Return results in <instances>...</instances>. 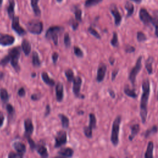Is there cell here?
<instances>
[{
  "instance_id": "obj_21",
  "label": "cell",
  "mask_w": 158,
  "mask_h": 158,
  "mask_svg": "<svg viewBox=\"0 0 158 158\" xmlns=\"http://www.w3.org/2000/svg\"><path fill=\"white\" fill-rule=\"evenodd\" d=\"M41 78H42V80H43V81L48 85H49L51 86H53L54 85H55V81L53 80L52 79H51L48 73L45 72H43L42 73H41Z\"/></svg>"
},
{
  "instance_id": "obj_4",
  "label": "cell",
  "mask_w": 158,
  "mask_h": 158,
  "mask_svg": "<svg viewBox=\"0 0 158 158\" xmlns=\"http://www.w3.org/2000/svg\"><path fill=\"white\" fill-rule=\"evenodd\" d=\"M64 30V28L60 26H52L49 27L45 33V38L52 40L55 45L58 44V35Z\"/></svg>"
},
{
  "instance_id": "obj_53",
  "label": "cell",
  "mask_w": 158,
  "mask_h": 158,
  "mask_svg": "<svg viewBox=\"0 0 158 158\" xmlns=\"http://www.w3.org/2000/svg\"><path fill=\"white\" fill-rule=\"evenodd\" d=\"M4 121V115L2 112H0V128L2 126Z\"/></svg>"
},
{
  "instance_id": "obj_49",
  "label": "cell",
  "mask_w": 158,
  "mask_h": 158,
  "mask_svg": "<svg viewBox=\"0 0 158 158\" xmlns=\"http://www.w3.org/2000/svg\"><path fill=\"white\" fill-rule=\"evenodd\" d=\"M17 94H18L19 96H20V97H23L25 95V89L23 87L20 88L18 90Z\"/></svg>"
},
{
  "instance_id": "obj_43",
  "label": "cell",
  "mask_w": 158,
  "mask_h": 158,
  "mask_svg": "<svg viewBox=\"0 0 158 158\" xmlns=\"http://www.w3.org/2000/svg\"><path fill=\"white\" fill-rule=\"evenodd\" d=\"M6 108L7 112H8V114H9V115H12H12L15 114L14 108V107H13L11 104H7L6 105Z\"/></svg>"
},
{
  "instance_id": "obj_35",
  "label": "cell",
  "mask_w": 158,
  "mask_h": 158,
  "mask_svg": "<svg viewBox=\"0 0 158 158\" xmlns=\"http://www.w3.org/2000/svg\"><path fill=\"white\" fill-rule=\"evenodd\" d=\"M74 14H75V19L78 22H81L82 12H81V9H80L79 8H75V9L74 10Z\"/></svg>"
},
{
  "instance_id": "obj_44",
  "label": "cell",
  "mask_w": 158,
  "mask_h": 158,
  "mask_svg": "<svg viewBox=\"0 0 158 158\" xmlns=\"http://www.w3.org/2000/svg\"><path fill=\"white\" fill-rule=\"evenodd\" d=\"M70 23L73 30H76L78 27V22L76 19H70Z\"/></svg>"
},
{
  "instance_id": "obj_48",
  "label": "cell",
  "mask_w": 158,
  "mask_h": 158,
  "mask_svg": "<svg viewBox=\"0 0 158 158\" xmlns=\"http://www.w3.org/2000/svg\"><path fill=\"white\" fill-rule=\"evenodd\" d=\"M125 50V51H126L127 52L131 53V52H134V51H135V48L133 46H132L128 44V45H127V46H126Z\"/></svg>"
},
{
  "instance_id": "obj_28",
  "label": "cell",
  "mask_w": 158,
  "mask_h": 158,
  "mask_svg": "<svg viewBox=\"0 0 158 158\" xmlns=\"http://www.w3.org/2000/svg\"><path fill=\"white\" fill-rule=\"evenodd\" d=\"M9 94L5 88L0 89V98L1 101L4 102H6L9 100Z\"/></svg>"
},
{
  "instance_id": "obj_10",
  "label": "cell",
  "mask_w": 158,
  "mask_h": 158,
  "mask_svg": "<svg viewBox=\"0 0 158 158\" xmlns=\"http://www.w3.org/2000/svg\"><path fill=\"white\" fill-rule=\"evenodd\" d=\"M15 41V38L9 34L0 33V44L3 46L12 45Z\"/></svg>"
},
{
  "instance_id": "obj_18",
  "label": "cell",
  "mask_w": 158,
  "mask_h": 158,
  "mask_svg": "<svg viewBox=\"0 0 158 158\" xmlns=\"http://www.w3.org/2000/svg\"><path fill=\"white\" fill-rule=\"evenodd\" d=\"M35 150L37 151V152L40 154V156L42 157H48V152L47 151V149L44 146V144H37Z\"/></svg>"
},
{
  "instance_id": "obj_25",
  "label": "cell",
  "mask_w": 158,
  "mask_h": 158,
  "mask_svg": "<svg viewBox=\"0 0 158 158\" xmlns=\"http://www.w3.org/2000/svg\"><path fill=\"white\" fill-rule=\"evenodd\" d=\"M154 149V144L152 141H149L148 144L147 149L144 154V157L146 158H152L153 157L152 152Z\"/></svg>"
},
{
  "instance_id": "obj_45",
  "label": "cell",
  "mask_w": 158,
  "mask_h": 158,
  "mask_svg": "<svg viewBox=\"0 0 158 158\" xmlns=\"http://www.w3.org/2000/svg\"><path fill=\"white\" fill-rule=\"evenodd\" d=\"M152 24L155 27V34L156 36L158 38V19L153 18Z\"/></svg>"
},
{
  "instance_id": "obj_20",
  "label": "cell",
  "mask_w": 158,
  "mask_h": 158,
  "mask_svg": "<svg viewBox=\"0 0 158 158\" xmlns=\"http://www.w3.org/2000/svg\"><path fill=\"white\" fill-rule=\"evenodd\" d=\"M14 7H15V1L14 0H9V5L7 7V12L9 17L11 19L14 18Z\"/></svg>"
},
{
  "instance_id": "obj_47",
  "label": "cell",
  "mask_w": 158,
  "mask_h": 158,
  "mask_svg": "<svg viewBox=\"0 0 158 158\" xmlns=\"http://www.w3.org/2000/svg\"><path fill=\"white\" fill-rule=\"evenodd\" d=\"M23 156V155H21V154H20L19 153H15V152H10L9 154H8V156H7V157H9V158H15V157H22Z\"/></svg>"
},
{
  "instance_id": "obj_17",
  "label": "cell",
  "mask_w": 158,
  "mask_h": 158,
  "mask_svg": "<svg viewBox=\"0 0 158 158\" xmlns=\"http://www.w3.org/2000/svg\"><path fill=\"white\" fill-rule=\"evenodd\" d=\"M57 154L62 157H70L73 154V150L70 148H64L60 149L58 151Z\"/></svg>"
},
{
  "instance_id": "obj_8",
  "label": "cell",
  "mask_w": 158,
  "mask_h": 158,
  "mask_svg": "<svg viewBox=\"0 0 158 158\" xmlns=\"http://www.w3.org/2000/svg\"><path fill=\"white\" fill-rule=\"evenodd\" d=\"M12 28L20 36L25 35L27 33L25 30L20 25L19 17L14 16L12 19Z\"/></svg>"
},
{
  "instance_id": "obj_3",
  "label": "cell",
  "mask_w": 158,
  "mask_h": 158,
  "mask_svg": "<svg viewBox=\"0 0 158 158\" xmlns=\"http://www.w3.org/2000/svg\"><path fill=\"white\" fill-rule=\"evenodd\" d=\"M121 123V116H117L112 123L110 141L112 144L115 146H117L118 143V133L120 130V125Z\"/></svg>"
},
{
  "instance_id": "obj_34",
  "label": "cell",
  "mask_w": 158,
  "mask_h": 158,
  "mask_svg": "<svg viewBox=\"0 0 158 158\" xmlns=\"http://www.w3.org/2000/svg\"><path fill=\"white\" fill-rule=\"evenodd\" d=\"M83 131L85 133V135L88 138H91L93 136V128H91L89 126L88 127H85L83 129Z\"/></svg>"
},
{
  "instance_id": "obj_60",
  "label": "cell",
  "mask_w": 158,
  "mask_h": 158,
  "mask_svg": "<svg viewBox=\"0 0 158 158\" xmlns=\"http://www.w3.org/2000/svg\"><path fill=\"white\" fill-rule=\"evenodd\" d=\"M32 77H36V74H35V73H31V75Z\"/></svg>"
},
{
  "instance_id": "obj_37",
  "label": "cell",
  "mask_w": 158,
  "mask_h": 158,
  "mask_svg": "<svg viewBox=\"0 0 158 158\" xmlns=\"http://www.w3.org/2000/svg\"><path fill=\"white\" fill-rule=\"evenodd\" d=\"M110 43L114 47L118 46V36H117V34L116 32L113 33V36H112V38L110 41Z\"/></svg>"
},
{
  "instance_id": "obj_27",
  "label": "cell",
  "mask_w": 158,
  "mask_h": 158,
  "mask_svg": "<svg viewBox=\"0 0 158 158\" xmlns=\"http://www.w3.org/2000/svg\"><path fill=\"white\" fill-rule=\"evenodd\" d=\"M154 59L152 57H149L145 63V67L149 74H152V63Z\"/></svg>"
},
{
  "instance_id": "obj_2",
  "label": "cell",
  "mask_w": 158,
  "mask_h": 158,
  "mask_svg": "<svg viewBox=\"0 0 158 158\" xmlns=\"http://www.w3.org/2000/svg\"><path fill=\"white\" fill-rule=\"evenodd\" d=\"M21 51L22 48L20 46H16L10 49L8 51L10 64L17 72H19L20 70V67L19 64V59L20 56Z\"/></svg>"
},
{
  "instance_id": "obj_29",
  "label": "cell",
  "mask_w": 158,
  "mask_h": 158,
  "mask_svg": "<svg viewBox=\"0 0 158 158\" xmlns=\"http://www.w3.org/2000/svg\"><path fill=\"white\" fill-rule=\"evenodd\" d=\"M125 7L127 11V17L131 16L134 11V6L133 4L129 2H127L125 5Z\"/></svg>"
},
{
  "instance_id": "obj_5",
  "label": "cell",
  "mask_w": 158,
  "mask_h": 158,
  "mask_svg": "<svg viewBox=\"0 0 158 158\" xmlns=\"http://www.w3.org/2000/svg\"><path fill=\"white\" fill-rule=\"evenodd\" d=\"M27 30L35 35H40L41 33L43 30V23L38 20H31L29 21L27 25Z\"/></svg>"
},
{
  "instance_id": "obj_30",
  "label": "cell",
  "mask_w": 158,
  "mask_h": 158,
  "mask_svg": "<svg viewBox=\"0 0 158 158\" xmlns=\"http://www.w3.org/2000/svg\"><path fill=\"white\" fill-rule=\"evenodd\" d=\"M65 75L69 82L73 81V80L75 78L74 73L72 69H68L67 70H66L65 72Z\"/></svg>"
},
{
  "instance_id": "obj_22",
  "label": "cell",
  "mask_w": 158,
  "mask_h": 158,
  "mask_svg": "<svg viewBox=\"0 0 158 158\" xmlns=\"http://www.w3.org/2000/svg\"><path fill=\"white\" fill-rule=\"evenodd\" d=\"M31 6L32 7L33 12L36 16L40 17L41 15V10L38 6V1L39 0H30Z\"/></svg>"
},
{
  "instance_id": "obj_42",
  "label": "cell",
  "mask_w": 158,
  "mask_h": 158,
  "mask_svg": "<svg viewBox=\"0 0 158 158\" xmlns=\"http://www.w3.org/2000/svg\"><path fill=\"white\" fill-rule=\"evenodd\" d=\"M157 131V127L155 125V126H153L151 129L149 130H148L146 133H145V137L147 138L148 136H149L152 133H156Z\"/></svg>"
},
{
  "instance_id": "obj_41",
  "label": "cell",
  "mask_w": 158,
  "mask_h": 158,
  "mask_svg": "<svg viewBox=\"0 0 158 158\" xmlns=\"http://www.w3.org/2000/svg\"><path fill=\"white\" fill-rule=\"evenodd\" d=\"M147 40V37L146 35L141 31H138L137 33V40L139 42H143Z\"/></svg>"
},
{
  "instance_id": "obj_31",
  "label": "cell",
  "mask_w": 158,
  "mask_h": 158,
  "mask_svg": "<svg viewBox=\"0 0 158 158\" xmlns=\"http://www.w3.org/2000/svg\"><path fill=\"white\" fill-rule=\"evenodd\" d=\"M124 93L127 96H128L129 97H131L132 98H136L137 97V94L135 93V90L134 89H131L129 88H127V87L125 88Z\"/></svg>"
},
{
  "instance_id": "obj_59",
  "label": "cell",
  "mask_w": 158,
  "mask_h": 158,
  "mask_svg": "<svg viewBox=\"0 0 158 158\" xmlns=\"http://www.w3.org/2000/svg\"><path fill=\"white\" fill-rule=\"evenodd\" d=\"M4 75L3 73H0V78H2V77H3Z\"/></svg>"
},
{
  "instance_id": "obj_57",
  "label": "cell",
  "mask_w": 158,
  "mask_h": 158,
  "mask_svg": "<svg viewBox=\"0 0 158 158\" xmlns=\"http://www.w3.org/2000/svg\"><path fill=\"white\" fill-rule=\"evenodd\" d=\"M78 114L79 115L83 114H84V112H83V110H80V111H78Z\"/></svg>"
},
{
  "instance_id": "obj_54",
  "label": "cell",
  "mask_w": 158,
  "mask_h": 158,
  "mask_svg": "<svg viewBox=\"0 0 158 158\" xmlns=\"http://www.w3.org/2000/svg\"><path fill=\"white\" fill-rule=\"evenodd\" d=\"M118 69H117L115 70H114L112 72V81H114L115 80V77H116V76H117V75L118 73Z\"/></svg>"
},
{
  "instance_id": "obj_36",
  "label": "cell",
  "mask_w": 158,
  "mask_h": 158,
  "mask_svg": "<svg viewBox=\"0 0 158 158\" xmlns=\"http://www.w3.org/2000/svg\"><path fill=\"white\" fill-rule=\"evenodd\" d=\"M73 52L75 55L78 57H82L83 56V52L78 46H75L73 47Z\"/></svg>"
},
{
  "instance_id": "obj_13",
  "label": "cell",
  "mask_w": 158,
  "mask_h": 158,
  "mask_svg": "<svg viewBox=\"0 0 158 158\" xmlns=\"http://www.w3.org/2000/svg\"><path fill=\"white\" fill-rule=\"evenodd\" d=\"M24 127H25V138L30 137L33 131V125L32 121L30 118H27L24 121Z\"/></svg>"
},
{
  "instance_id": "obj_23",
  "label": "cell",
  "mask_w": 158,
  "mask_h": 158,
  "mask_svg": "<svg viewBox=\"0 0 158 158\" xmlns=\"http://www.w3.org/2000/svg\"><path fill=\"white\" fill-rule=\"evenodd\" d=\"M31 59H32V64H33V66L36 67H38L41 66V62L40 59L38 54L36 51H33L32 52Z\"/></svg>"
},
{
  "instance_id": "obj_63",
  "label": "cell",
  "mask_w": 158,
  "mask_h": 158,
  "mask_svg": "<svg viewBox=\"0 0 158 158\" xmlns=\"http://www.w3.org/2000/svg\"><path fill=\"white\" fill-rule=\"evenodd\" d=\"M157 99H158V91H157Z\"/></svg>"
},
{
  "instance_id": "obj_1",
  "label": "cell",
  "mask_w": 158,
  "mask_h": 158,
  "mask_svg": "<svg viewBox=\"0 0 158 158\" xmlns=\"http://www.w3.org/2000/svg\"><path fill=\"white\" fill-rule=\"evenodd\" d=\"M142 90L143 93L140 102V116L142 122L144 123L147 118V104L150 93V84L148 79L143 80L142 83Z\"/></svg>"
},
{
  "instance_id": "obj_46",
  "label": "cell",
  "mask_w": 158,
  "mask_h": 158,
  "mask_svg": "<svg viewBox=\"0 0 158 158\" xmlns=\"http://www.w3.org/2000/svg\"><path fill=\"white\" fill-rule=\"evenodd\" d=\"M27 141H28V144H29V146H30L31 149H32V150L35 149V148H36V143H35V141L30 138V136L27 138Z\"/></svg>"
},
{
  "instance_id": "obj_50",
  "label": "cell",
  "mask_w": 158,
  "mask_h": 158,
  "mask_svg": "<svg viewBox=\"0 0 158 158\" xmlns=\"http://www.w3.org/2000/svg\"><path fill=\"white\" fill-rule=\"evenodd\" d=\"M41 98V95L40 94H37V93H35L31 95V99L33 101H37L39 100Z\"/></svg>"
},
{
  "instance_id": "obj_52",
  "label": "cell",
  "mask_w": 158,
  "mask_h": 158,
  "mask_svg": "<svg viewBox=\"0 0 158 158\" xmlns=\"http://www.w3.org/2000/svg\"><path fill=\"white\" fill-rule=\"evenodd\" d=\"M51 112V107L49 104H47L46 106V110H45V112H44V117L48 116Z\"/></svg>"
},
{
  "instance_id": "obj_61",
  "label": "cell",
  "mask_w": 158,
  "mask_h": 158,
  "mask_svg": "<svg viewBox=\"0 0 158 158\" xmlns=\"http://www.w3.org/2000/svg\"><path fill=\"white\" fill-rule=\"evenodd\" d=\"M2 1H3V0H0V7H1V5H2Z\"/></svg>"
},
{
  "instance_id": "obj_14",
  "label": "cell",
  "mask_w": 158,
  "mask_h": 158,
  "mask_svg": "<svg viewBox=\"0 0 158 158\" xmlns=\"http://www.w3.org/2000/svg\"><path fill=\"white\" fill-rule=\"evenodd\" d=\"M56 98L58 102H61L64 98V86L60 82L56 85Z\"/></svg>"
},
{
  "instance_id": "obj_26",
  "label": "cell",
  "mask_w": 158,
  "mask_h": 158,
  "mask_svg": "<svg viewBox=\"0 0 158 158\" xmlns=\"http://www.w3.org/2000/svg\"><path fill=\"white\" fill-rule=\"evenodd\" d=\"M58 116L60 119L62 127L64 128H68L69 126V118L66 115H65L62 114H59Z\"/></svg>"
},
{
  "instance_id": "obj_38",
  "label": "cell",
  "mask_w": 158,
  "mask_h": 158,
  "mask_svg": "<svg viewBox=\"0 0 158 158\" xmlns=\"http://www.w3.org/2000/svg\"><path fill=\"white\" fill-rule=\"evenodd\" d=\"M88 32H89L90 34H91L92 35H93L95 38H98V39H101V36H100V35L99 34V33H98L94 28H93V27H89L88 29Z\"/></svg>"
},
{
  "instance_id": "obj_11",
  "label": "cell",
  "mask_w": 158,
  "mask_h": 158,
  "mask_svg": "<svg viewBox=\"0 0 158 158\" xmlns=\"http://www.w3.org/2000/svg\"><path fill=\"white\" fill-rule=\"evenodd\" d=\"M139 18L140 20L143 22V23H144L146 25H149L150 23H152V20H153V18L151 16V15L148 13V12L147 11L146 9H141L139 10Z\"/></svg>"
},
{
  "instance_id": "obj_56",
  "label": "cell",
  "mask_w": 158,
  "mask_h": 158,
  "mask_svg": "<svg viewBox=\"0 0 158 158\" xmlns=\"http://www.w3.org/2000/svg\"><path fill=\"white\" fill-rule=\"evenodd\" d=\"M109 62H110V63L111 65H113V64L114 63V59H111V58H110Z\"/></svg>"
},
{
  "instance_id": "obj_33",
  "label": "cell",
  "mask_w": 158,
  "mask_h": 158,
  "mask_svg": "<svg viewBox=\"0 0 158 158\" xmlns=\"http://www.w3.org/2000/svg\"><path fill=\"white\" fill-rule=\"evenodd\" d=\"M102 1V0H86L85 2V6L86 7H89L99 4Z\"/></svg>"
},
{
  "instance_id": "obj_39",
  "label": "cell",
  "mask_w": 158,
  "mask_h": 158,
  "mask_svg": "<svg viewBox=\"0 0 158 158\" xmlns=\"http://www.w3.org/2000/svg\"><path fill=\"white\" fill-rule=\"evenodd\" d=\"M9 62H10V57H9V56L7 54V55L5 56L4 57H2V58L0 60V65L4 67V66H6Z\"/></svg>"
},
{
  "instance_id": "obj_62",
  "label": "cell",
  "mask_w": 158,
  "mask_h": 158,
  "mask_svg": "<svg viewBox=\"0 0 158 158\" xmlns=\"http://www.w3.org/2000/svg\"><path fill=\"white\" fill-rule=\"evenodd\" d=\"M58 2H62V0H56Z\"/></svg>"
},
{
  "instance_id": "obj_9",
  "label": "cell",
  "mask_w": 158,
  "mask_h": 158,
  "mask_svg": "<svg viewBox=\"0 0 158 158\" xmlns=\"http://www.w3.org/2000/svg\"><path fill=\"white\" fill-rule=\"evenodd\" d=\"M81 83H82V80L79 76H77V77H75L74 80H73V84L72 89H73V93L75 94V95L76 96H77L78 98L83 99V98H85V96L80 94Z\"/></svg>"
},
{
  "instance_id": "obj_16",
  "label": "cell",
  "mask_w": 158,
  "mask_h": 158,
  "mask_svg": "<svg viewBox=\"0 0 158 158\" xmlns=\"http://www.w3.org/2000/svg\"><path fill=\"white\" fill-rule=\"evenodd\" d=\"M12 146L15 149V150L17 151V152L19 153L21 155L23 156L24 153L26 152V146L21 142H19V141L14 142Z\"/></svg>"
},
{
  "instance_id": "obj_15",
  "label": "cell",
  "mask_w": 158,
  "mask_h": 158,
  "mask_svg": "<svg viewBox=\"0 0 158 158\" xmlns=\"http://www.w3.org/2000/svg\"><path fill=\"white\" fill-rule=\"evenodd\" d=\"M110 12L114 17V22H115V25L118 26L120 24V22L122 20V17L118 9L115 6H113L110 7Z\"/></svg>"
},
{
  "instance_id": "obj_19",
  "label": "cell",
  "mask_w": 158,
  "mask_h": 158,
  "mask_svg": "<svg viewBox=\"0 0 158 158\" xmlns=\"http://www.w3.org/2000/svg\"><path fill=\"white\" fill-rule=\"evenodd\" d=\"M21 48H22V51L25 53V54L26 56H28L29 54L30 53L31 49V46L30 43L27 40L24 39L22 42Z\"/></svg>"
},
{
  "instance_id": "obj_24",
  "label": "cell",
  "mask_w": 158,
  "mask_h": 158,
  "mask_svg": "<svg viewBox=\"0 0 158 158\" xmlns=\"http://www.w3.org/2000/svg\"><path fill=\"white\" fill-rule=\"evenodd\" d=\"M139 131V125L138 124H135L131 127V134L129 135L128 138L130 141H132L135 136Z\"/></svg>"
},
{
  "instance_id": "obj_58",
  "label": "cell",
  "mask_w": 158,
  "mask_h": 158,
  "mask_svg": "<svg viewBox=\"0 0 158 158\" xmlns=\"http://www.w3.org/2000/svg\"><path fill=\"white\" fill-rule=\"evenodd\" d=\"M132 1L136 2V3H139V2L141 1V0H132Z\"/></svg>"
},
{
  "instance_id": "obj_12",
  "label": "cell",
  "mask_w": 158,
  "mask_h": 158,
  "mask_svg": "<svg viewBox=\"0 0 158 158\" xmlns=\"http://www.w3.org/2000/svg\"><path fill=\"white\" fill-rule=\"evenodd\" d=\"M107 70V66L105 64L101 63L99 64L98 70H97V76H96V80L98 82H101L103 81L106 72Z\"/></svg>"
},
{
  "instance_id": "obj_6",
  "label": "cell",
  "mask_w": 158,
  "mask_h": 158,
  "mask_svg": "<svg viewBox=\"0 0 158 158\" xmlns=\"http://www.w3.org/2000/svg\"><path fill=\"white\" fill-rule=\"evenodd\" d=\"M141 60H142V56H139L137 59L135 67L131 69V70L130 72L128 78L133 85H135L136 75L141 69Z\"/></svg>"
},
{
  "instance_id": "obj_32",
  "label": "cell",
  "mask_w": 158,
  "mask_h": 158,
  "mask_svg": "<svg viewBox=\"0 0 158 158\" xmlns=\"http://www.w3.org/2000/svg\"><path fill=\"white\" fill-rule=\"evenodd\" d=\"M89 126L93 129L95 128L96 127V118L94 114H89Z\"/></svg>"
},
{
  "instance_id": "obj_51",
  "label": "cell",
  "mask_w": 158,
  "mask_h": 158,
  "mask_svg": "<svg viewBox=\"0 0 158 158\" xmlns=\"http://www.w3.org/2000/svg\"><path fill=\"white\" fill-rule=\"evenodd\" d=\"M59 58V54L57 52H54L52 55V60L54 64H56Z\"/></svg>"
},
{
  "instance_id": "obj_55",
  "label": "cell",
  "mask_w": 158,
  "mask_h": 158,
  "mask_svg": "<svg viewBox=\"0 0 158 158\" xmlns=\"http://www.w3.org/2000/svg\"><path fill=\"white\" fill-rule=\"evenodd\" d=\"M108 92H109V93L110 96H111V98H115V92L114 91V90L109 89L108 90Z\"/></svg>"
},
{
  "instance_id": "obj_40",
  "label": "cell",
  "mask_w": 158,
  "mask_h": 158,
  "mask_svg": "<svg viewBox=\"0 0 158 158\" xmlns=\"http://www.w3.org/2000/svg\"><path fill=\"white\" fill-rule=\"evenodd\" d=\"M64 42L67 48H69L71 44V40L69 36V34L68 33H66L64 35Z\"/></svg>"
},
{
  "instance_id": "obj_7",
  "label": "cell",
  "mask_w": 158,
  "mask_h": 158,
  "mask_svg": "<svg viewBox=\"0 0 158 158\" xmlns=\"http://www.w3.org/2000/svg\"><path fill=\"white\" fill-rule=\"evenodd\" d=\"M67 143V133L65 131H59L55 137V148H59Z\"/></svg>"
}]
</instances>
